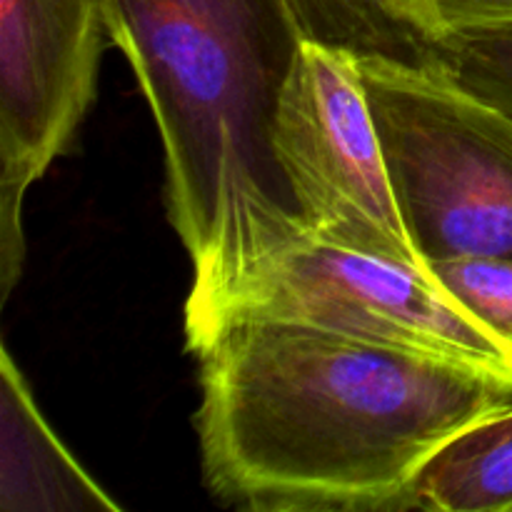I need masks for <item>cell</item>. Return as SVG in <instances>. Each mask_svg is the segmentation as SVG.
Here are the masks:
<instances>
[{"label": "cell", "instance_id": "obj_1", "mask_svg": "<svg viewBox=\"0 0 512 512\" xmlns=\"http://www.w3.org/2000/svg\"><path fill=\"white\" fill-rule=\"evenodd\" d=\"M188 348L205 483L250 512L413 510L425 468L512 408L493 375L293 320L230 315Z\"/></svg>", "mask_w": 512, "mask_h": 512}, {"label": "cell", "instance_id": "obj_2", "mask_svg": "<svg viewBox=\"0 0 512 512\" xmlns=\"http://www.w3.org/2000/svg\"><path fill=\"white\" fill-rule=\"evenodd\" d=\"M165 150V203L188 250L195 343L255 270L313 235L275 150L303 30L285 0H108Z\"/></svg>", "mask_w": 512, "mask_h": 512}, {"label": "cell", "instance_id": "obj_3", "mask_svg": "<svg viewBox=\"0 0 512 512\" xmlns=\"http://www.w3.org/2000/svg\"><path fill=\"white\" fill-rule=\"evenodd\" d=\"M400 215L423 263L512 260V118L433 60L360 55Z\"/></svg>", "mask_w": 512, "mask_h": 512}, {"label": "cell", "instance_id": "obj_4", "mask_svg": "<svg viewBox=\"0 0 512 512\" xmlns=\"http://www.w3.org/2000/svg\"><path fill=\"white\" fill-rule=\"evenodd\" d=\"M230 315L315 325L468 365L512 385V345L463 308L430 268L315 235L255 270L213 325Z\"/></svg>", "mask_w": 512, "mask_h": 512}, {"label": "cell", "instance_id": "obj_5", "mask_svg": "<svg viewBox=\"0 0 512 512\" xmlns=\"http://www.w3.org/2000/svg\"><path fill=\"white\" fill-rule=\"evenodd\" d=\"M275 150L315 238L428 268L395 200L360 55L303 38L280 95Z\"/></svg>", "mask_w": 512, "mask_h": 512}, {"label": "cell", "instance_id": "obj_6", "mask_svg": "<svg viewBox=\"0 0 512 512\" xmlns=\"http://www.w3.org/2000/svg\"><path fill=\"white\" fill-rule=\"evenodd\" d=\"M108 0H0V280L23 265L20 208L65 153L98 85Z\"/></svg>", "mask_w": 512, "mask_h": 512}, {"label": "cell", "instance_id": "obj_7", "mask_svg": "<svg viewBox=\"0 0 512 512\" xmlns=\"http://www.w3.org/2000/svg\"><path fill=\"white\" fill-rule=\"evenodd\" d=\"M3 470H0V508L13 510H118V503L103 493L98 483L70 458L58 435L38 413L3 348Z\"/></svg>", "mask_w": 512, "mask_h": 512}, {"label": "cell", "instance_id": "obj_8", "mask_svg": "<svg viewBox=\"0 0 512 512\" xmlns=\"http://www.w3.org/2000/svg\"><path fill=\"white\" fill-rule=\"evenodd\" d=\"M305 38L355 55L423 63L430 48L423 0H285Z\"/></svg>", "mask_w": 512, "mask_h": 512}, {"label": "cell", "instance_id": "obj_9", "mask_svg": "<svg viewBox=\"0 0 512 512\" xmlns=\"http://www.w3.org/2000/svg\"><path fill=\"white\" fill-rule=\"evenodd\" d=\"M413 510H512V430L475 425L420 475Z\"/></svg>", "mask_w": 512, "mask_h": 512}, {"label": "cell", "instance_id": "obj_10", "mask_svg": "<svg viewBox=\"0 0 512 512\" xmlns=\"http://www.w3.org/2000/svg\"><path fill=\"white\" fill-rule=\"evenodd\" d=\"M425 60L512 118V25L440 35Z\"/></svg>", "mask_w": 512, "mask_h": 512}, {"label": "cell", "instance_id": "obj_11", "mask_svg": "<svg viewBox=\"0 0 512 512\" xmlns=\"http://www.w3.org/2000/svg\"><path fill=\"white\" fill-rule=\"evenodd\" d=\"M438 283L485 328L512 345V260L458 255L428 263Z\"/></svg>", "mask_w": 512, "mask_h": 512}, {"label": "cell", "instance_id": "obj_12", "mask_svg": "<svg viewBox=\"0 0 512 512\" xmlns=\"http://www.w3.org/2000/svg\"><path fill=\"white\" fill-rule=\"evenodd\" d=\"M430 43L440 35L512 25V0H423Z\"/></svg>", "mask_w": 512, "mask_h": 512}, {"label": "cell", "instance_id": "obj_13", "mask_svg": "<svg viewBox=\"0 0 512 512\" xmlns=\"http://www.w3.org/2000/svg\"><path fill=\"white\" fill-rule=\"evenodd\" d=\"M483 425H488V428H493V430H512V408L505 410V413L495 415V418L485 420Z\"/></svg>", "mask_w": 512, "mask_h": 512}]
</instances>
